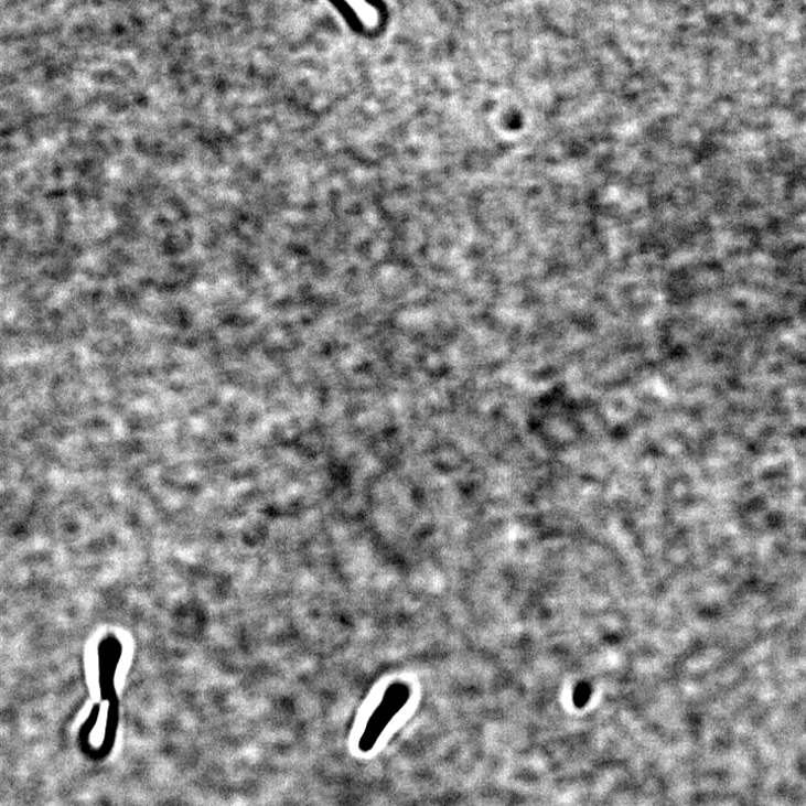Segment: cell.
<instances>
[{
  "label": "cell",
  "instance_id": "obj_1",
  "mask_svg": "<svg viewBox=\"0 0 806 806\" xmlns=\"http://www.w3.org/2000/svg\"><path fill=\"white\" fill-rule=\"evenodd\" d=\"M410 698V688L402 683L391 685L384 695L383 701L372 716L363 732L359 742L363 751H369L383 734L385 728L396 714L407 705Z\"/></svg>",
  "mask_w": 806,
  "mask_h": 806
},
{
  "label": "cell",
  "instance_id": "obj_2",
  "mask_svg": "<svg viewBox=\"0 0 806 806\" xmlns=\"http://www.w3.org/2000/svg\"><path fill=\"white\" fill-rule=\"evenodd\" d=\"M359 22L366 28H375L379 22V14L376 8L368 0H343Z\"/></svg>",
  "mask_w": 806,
  "mask_h": 806
}]
</instances>
